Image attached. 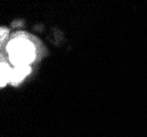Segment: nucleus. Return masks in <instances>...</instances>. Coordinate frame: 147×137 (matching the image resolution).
I'll return each instance as SVG.
<instances>
[{
    "mask_svg": "<svg viewBox=\"0 0 147 137\" xmlns=\"http://www.w3.org/2000/svg\"><path fill=\"white\" fill-rule=\"evenodd\" d=\"M11 73H12V69L9 67V65L6 62H1V66H0V76H1L0 86L1 88H3L8 82H10Z\"/></svg>",
    "mask_w": 147,
    "mask_h": 137,
    "instance_id": "obj_3",
    "label": "nucleus"
},
{
    "mask_svg": "<svg viewBox=\"0 0 147 137\" xmlns=\"http://www.w3.org/2000/svg\"><path fill=\"white\" fill-rule=\"evenodd\" d=\"M6 35H8V31L6 32V30H1V38H0L1 42L5 40V36H6Z\"/></svg>",
    "mask_w": 147,
    "mask_h": 137,
    "instance_id": "obj_4",
    "label": "nucleus"
},
{
    "mask_svg": "<svg viewBox=\"0 0 147 137\" xmlns=\"http://www.w3.org/2000/svg\"><path fill=\"white\" fill-rule=\"evenodd\" d=\"M31 73V68L29 65H22V66H14L11 73V79L10 82L17 86L20 82L24 80V78Z\"/></svg>",
    "mask_w": 147,
    "mask_h": 137,
    "instance_id": "obj_2",
    "label": "nucleus"
},
{
    "mask_svg": "<svg viewBox=\"0 0 147 137\" xmlns=\"http://www.w3.org/2000/svg\"><path fill=\"white\" fill-rule=\"evenodd\" d=\"M9 59L14 66L29 65L35 58L34 45L24 38H16L7 45Z\"/></svg>",
    "mask_w": 147,
    "mask_h": 137,
    "instance_id": "obj_1",
    "label": "nucleus"
}]
</instances>
